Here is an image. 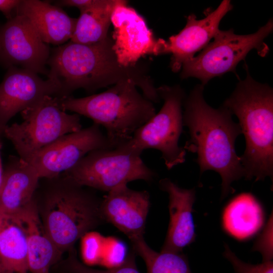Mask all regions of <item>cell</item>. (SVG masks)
Instances as JSON below:
<instances>
[{"mask_svg":"<svg viewBox=\"0 0 273 273\" xmlns=\"http://www.w3.org/2000/svg\"><path fill=\"white\" fill-rule=\"evenodd\" d=\"M47 65V76L60 86L57 98L71 97L78 88L89 93L127 80L132 81L143 95L152 102L160 99L157 87L148 74L145 64L124 66L118 61L113 41L108 36L93 44H81L70 41L54 48Z\"/></svg>","mask_w":273,"mask_h":273,"instance_id":"6da1fadb","label":"cell"},{"mask_svg":"<svg viewBox=\"0 0 273 273\" xmlns=\"http://www.w3.org/2000/svg\"><path fill=\"white\" fill-rule=\"evenodd\" d=\"M203 90V85L197 84L185 99L183 125L189 129L190 139L184 148L197 154L201 173L211 170L219 174L223 199L234 192L232 183L244 175L235 146L242 131L228 108L214 109L206 102Z\"/></svg>","mask_w":273,"mask_h":273,"instance_id":"7a4b0ae2","label":"cell"},{"mask_svg":"<svg viewBox=\"0 0 273 273\" xmlns=\"http://www.w3.org/2000/svg\"><path fill=\"white\" fill-rule=\"evenodd\" d=\"M245 65L246 78L223 106L238 117L245 136L246 148L240 157L244 176L257 181L273 174V91L254 80Z\"/></svg>","mask_w":273,"mask_h":273,"instance_id":"3957f363","label":"cell"},{"mask_svg":"<svg viewBox=\"0 0 273 273\" xmlns=\"http://www.w3.org/2000/svg\"><path fill=\"white\" fill-rule=\"evenodd\" d=\"M47 179L49 183L42 193L41 219L47 235L61 255L104 222L100 210L102 199L73 183L63 173Z\"/></svg>","mask_w":273,"mask_h":273,"instance_id":"277c9868","label":"cell"},{"mask_svg":"<svg viewBox=\"0 0 273 273\" xmlns=\"http://www.w3.org/2000/svg\"><path fill=\"white\" fill-rule=\"evenodd\" d=\"M57 99L63 110L87 117L103 126L113 149L128 141L156 114L153 103L130 80L119 82L98 94Z\"/></svg>","mask_w":273,"mask_h":273,"instance_id":"5b68a950","label":"cell"},{"mask_svg":"<svg viewBox=\"0 0 273 273\" xmlns=\"http://www.w3.org/2000/svg\"><path fill=\"white\" fill-rule=\"evenodd\" d=\"M157 89L164 101L160 110L140 127L128 141L115 149L140 156L145 150H157L166 167L170 169L185 161L186 151L178 144L183 131L182 106L185 94L179 85H162Z\"/></svg>","mask_w":273,"mask_h":273,"instance_id":"8992f818","label":"cell"},{"mask_svg":"<svg viewBox=\"0 0 273 273\" xmlns=\"http://www.w3.org/2000/svg\"><path fill=\"white\" fill-rule=\"evenodd\" d=\"M23 121L9 125L4 132L18 157L28 162L37 152L61 136L82 128L79 115L68 114L57 99L45 96L21 113Z\"/></svg>","mask_w":273,"mask_h":273,"instance_id":"52a82bcc","label":"cell"},{"mask_svg":"<svg viewBox=\"0 0 273 273\" xmlns=\"http://www.w3.org/2000/svg\"><path fill=\"white\" fill-rule=\"evenodd\" d=\"M273 22L270 19L256 32L237 34L232 29L219 30L200 53L182 65V79L195 77L204 86L215 77L236 71L237 65L244 60L250 51L255 49L264 56L268 51L265 38L272 32Z\"/></svg>","mask_w":273,"mask_h":273,"instance_id":"ba28073f","label":"cell"},{"mask_svg":"<svg viewBox=\"0 0 273 273\" xmlns=\"http://www.w3.org/2000/svg\"><path fill=\"white\" fill-rule=\"evenodd\" d=\"M63 174L79 186L108 192L134 180L152 181L156 176L140 156L116 149L94 150Z\"/></svg>","mask_w":273,"mask_h":273,"instance_id":"9c48e42d","label":"cell"},{"mask_svg":"<svg viewBox=\"0 0 273 273\" xmlns=\"http://www.w3.org/2000/svg\"><path fill=\"white\" fill-rule=\"evenodd\" d=\"M113 148L100 126L93 124L65 134L34 155L27 162L41 178H52L65 172L88 153Z\"/></svg>","mask_w":273,"mask_h":273,"instance_id":"30bf717a","label":"cell"},{"mask_svg":"<svg viewBox=\"0 0 273 273\" xmlns=\"http://www.w3.org/2000/svg\"><path fill=\"white\" fill-rule=\"evenodd\" d=\"M111 24L113 49L122 65L135 66L145 55L166 54V41L155 38L145 19L127 1L118 0Z\"/></svg>","mask_w":273,"mask_h":273,"instance_id":"8fae6325","label":"cell"},{"mask_svg":"<svg viewBox=\"0 0 273 273\" xmlns=\"http://www.w3.org/2000/svg\"><path fill=\"white\" fill-rule=\"evenodd\" d=\"M50 54L48 44L25 16L15 14L0 27V62L6 67L18 65L47 75Z\"/></svg>","mask_w":273,"mask_h":273,"instance_id":"7c38bea8","label":"cell"},{"mask_svg":"<svg viewBox=\"0 0 273 273\" xmlns=\"http://www.w3.org/2000/svg\"><path fill=\"white\" fill-rule=\"evenodd\" d=\"M60 92V85L51 79L43 80L32 71L9 67L0 84V138L16 114L34 106L45 96L57 98Z\"/></svg>","mask_w":273,"mask_h":273,"instance_id":"4fadbf2b","label":"cell"},{"mask_svg":"<svg viewBox=\"0 0 273 273\" xmlns=\"http://www.w3.org/2000/svg\"><path fill=\"white\" fill-rule=\"evenodd\" d=\"M150 205L147 191L123 185L102 199L100 210L104 221L111 223L131 241L143 237Z\"/></svg>","mask_w":273,"mask_h":273,"instance_id":"5bb4252c","label":"cell"},{"mask_svg":"<svg viewBox=\"0 0 273 273\" xmlns=\"http://www.w3.org/2000/svg\"><path fill=\"white\" fill-rule=\"evenodd\" d=\"M233 7L230 1L224 0L202 19L197 20L193 14L187 17L184 28L166 41V52L171 54L170 66L172 71L181 70L184 63L208 45L219 30L221 19Z\"/></svg>","mask_w":273,"mask_h":273,"instance_id":"9a60e30c","label":"cell"},{"mask_svg":"<svg viewBox=\"0 0 273 273\" xmlns=\"http://www.w3.org/2000/svg\"><path fill=\"white\" fill-rule=\"evenodd\" d=\"M159 186L168 195L169 212L168 231L161 251L181 253L196 238L192 214L196 192L194 189L181 188L169 178L161 179Z\"/></svg>","mask_w":273,"mask_h":273,"instance_id":"2e32d148","label":"cell"},{"mask_svg":"<svg viewBox=\"0 0 273 273\" xmlns=\"http://www.w3.org/2000/svg\"><path fill=\"white\" fill-rule=\"evenodd\" d=\"M40 179L30 164L10 157L0 189V219L16 217L33 200Z\"/></svg>","mask_w":273,"mask_h":273,"instance_id":"e0dca14e","label":"cell"},{"mask_svg":"<svg viewBox=\"0 0 273 273\" xmlns=\"http://www.w3.org/2000/svg\"><path fill=\"white\" fill-rule=\"evenodd\" d=\"M15 14L26 17L43 42L55 45L71 39L77 20L59 7L38 0L20 1Z\"/></svg>","mask_w":273,"mask_h":273,"instance_id":"ac0fdd59","label":"cell"},{"mask_svg":"<svg viewBox=\"0 0 273 273\" xmlns=\"http://www.w3.org/2000/svg\"><path fill=\"white\" fill-rule=\"evenodd\" d=\"M15 218L19 220L26 234L28 271L50 273L51 267L61 255L44 230L34 196Z\"/></svg>","mask_w":273,"mask_h":273,"instance_id":"d6986e66","label":"cell"},{"mask_svg":"<svg viewBox=\"0 0 273 273\" xmlns=\"http://www.w3.org/2000/svg\"><path fill=\"white\" fill-rule=\"evenodd\" d=\"M226 231L239 240L252 236L261 228L264 222L262 208L251 194L241 193L226 206L222 216Z\"/></svg>","mask_w":273,"mask_h":273,"instance_id":"ffe728a7","label":"cell"},{"mask_svg":"<svg viewBox=\"0 0 273 273\" xmlns=\"http://www.w3.org/2000/svg\"><path fill=\"white\" fill-rule=\"evenodd\" d=\"M0 264L8 273L29 271L26 234L17 218L0 219Z\"/></svg>","mask_w":273,"mask_h":273,"instance_id":"44dd1931","label":"cell"},{"mask_svg":"<svg viewBox=\"0 0 273 273\" xmlns=\"http://www.w3.org/2000/svg\"><path fill=\"white\" fill-rule=\"evenodd\" d=\"M118 2V0H96L92 6L80 11L70 41L88 44L106 38Z\"/></svg>","mask_w":273,"mask_h":273,"instance_id":"7402d4cb","label":"cell"},{"mask_svg":"<svg viewBox=\"0 0 273 273\" xmlns=\"http://www.w3.org/2000/svg\"><path fill=\"white\" fill-rule=\"evenodd\" d=\"M133 251L144 260L147 273H192L187 256L180 253L156 252L144 237L131 241Z\"/></svg>","mask_w":273,"mask_h":273,"instance_id":"603a6c76","label":"cell"},{"mask_svg":"<svg viewBox=\"0 0 273 273\" xmlns=\"http://www.w3.org/2000/svg\"><path fill=\"white\" fill-rule=\"evenodd\" d=\"M74 250L72 249L69 251L67 260L68 273H140L135 263L134 251L119 265L101 270L93 268L83 264L77 258Z\"/></svg>","mask_w":273,"mask_h":273,"instance_id":"cb8c5ba5","label":"cell"},{"mask_svg":"<svg viewBox=\"0 0 273 273\" xmlns=\"http://www.w3.org/2000/svg\"><path fill=\"white\" fill-rule=\"evenodd\" d=\"M223 255L232 264L234 273H273L272 260L257 264L245 262L239 258L226 244Z\"/></svg>","mask_w":273,"mask_h":273,"instance_id":"d4e9b609","label":"cell"},{"mask_svg":"<svg viewBox=\"0 0 273 273\" xmlns=\"http://www.w3.org/2000/svg\"><path fill=\"white\" fill-rule=\"evenodd\" d=\"M253 250L258 251L262 256V261L272 260V214L271 213L263 232L253 247Z\"/></svg>","mask_w":273,"mask_h":273,"instance_id":"484cf974","label":"cell"},{"mask_svg":"<svg viewBox=\"0 0 273 273\" xmlns=\"http://www.w3.org/2000/svg\"><path fill=\"white\" fill-rule=\"evenodd\" d=\"M96 0H62L56 2L57 6L77 8L80 11L92 6Z\"/></svg>","mask_w":273,"mask_h":273,"instance_id":"4316f807","label":"cell"},{"mask_svg":"<svg viewBox=\"0 0 273 273\" xmlns=\"http://www.w3.org/2000/svg\"><path fill=\"white\" fill-rule=\"evenodd\" d=\"M20 2V1L18 0H0V11L9 19L14 16Z\"/></svg>","mask_w":273,"mask_h":273,"instance_id":"83f0119b","label":"cell"},{"mask_svg":"<svg viewBox=\"0 0 273 273\" xmlns=\"http://www.w3.org/2000/svg\"><path fill=\"white\" fill-rule=\"evenodd\" d=\"M2 147V145L1 138H0V189L2 186V184L3 179V176H4V168L3 167L2 160V157H1Z\"/></svg>","mask_w":273,"mask_h":273,"instance_id":"f1b7e54d","label":"cell"},{"mask_svg":"<svg viewBox=\"0 0 273 273\" xmlns=\"http://www.w3.org/2000/svg\"><path fill=\"white\" fill-rule=\"evenodd\" d=\"M0 273H8L6 272L2 267V266L0 264Z\"/></svg>","mask_w":273,"mask_h":273,"instance_id":"f546056e","label":"cell"},{"mask_svg":"<svg viewBox=\"0 0 273 273\" xmlns=\"http://www.w3.org/2000/svg\"><path fill=\"white\" fill-rule=\"evenodd\" d=\"M27 273H28V272H27Z\"/></svg>","mask_w":273,"mask_h":273,"instance_id":"4dcf8cb0","label":"cell"}]
</instances>
